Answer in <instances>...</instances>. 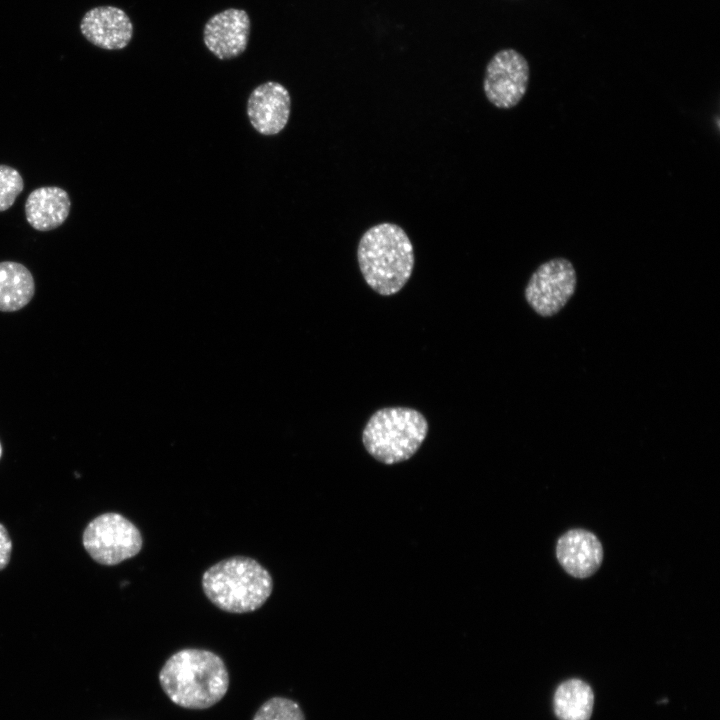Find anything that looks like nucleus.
<instances>
[{"label":"nucleus","instance_id":"nucleus-6","mask_svg":"<svg viewBox=\"0 0 720 720\" xmlns=\"http://www.w3.org/2000/svg\"><path fill=\"white\" fill-rule=\"evenodd\" d=\"M577 286L576 270L563 257L542 263L530 276L524 296L529 306L542 317L560 312L572 297Z\"/></svg>","mask_w":720,"mask_h":720},{"label":"nucleus","instance_id":"nucleus-7","mask_svg":"<svg viewBox=\"0 0 720 720\" xmlns=\"http://www.w3.org/2000/svg\"><path fill=\"white\" fill-rule=\"evenodd\" d=\"M529 64L514 49L497 52L486 66L483 90L488 101L499 109L515 107L529 83Z\"/></svg>","mask_w":720,"mask_h":720},{"label":"nucleus","instance_id":"nucleus-18","mask_svg":"<svg viewBox=\"0 0 720 720\" xmlns=\"http://www.w3.org/2000/svg\"><path fill=\"white\" fill-rule=\"evenodd\" d=\"M2 452H3V450H2V445H1V442H0V459H1V457H2Z\"/></svg>","mask_w":720,"mask_h":720},{"label":"nucleus","instance_id":"nucleus-8","mask_svg":"<svg viewBox=\"0 0 720 720\" xmlns=\"http://www.w3.org/2000/svg\"><path fill=\"white\" fill-rule=\"evenodd\" d=\"M246 112L253 129L263 136L279 134L288 124L291 96L279 82L267 81L252 90Z\"/></svg>","mask_w":720,"mask_h":720},{"label":"nucleus","instance_id":"nucleus-12","mask_svg":"<svg viewBox=\"0 0 720 720\" xmlns=\"http://www.w3.org/2000/svg\"><path fill=\"white\" fill-rule=\"evenodd\" d=\"M68 193L57 186L39 187L27 197L24 210L29 225L37 231H51L61 226L70 213Z\"/></svg>","mask_w":720,"mask_h":720},{"label":"nucleus","instance_id":"nucleus-10","mask_svg":"<svg viewBox=\"0 0 720 720\" xmlns=\"http://www.w3.org/2000/svg\"><path fill=\"white\" fill-rule=\"evenodd\" d=\"M82 35L93 45L106 50L125 48L133 36L128 15L115 6H99L87 11L80 22Z\"/></svg>","mask_w":720,"mask_h":720},{"label":"nucleus","instance_id":"nucleus-2","mask_svg":"<svg viewBox=\"0 0 720 720\" xmlns=\"http://www.w3.org/2000/svg\"><path fill=\"white\" fill-rule=\"evenodd\" d=\"M357 260L371 289L383 296L394 295L412 275L413 245L402 227L389 222L380 223L361 236Z\"/></svg>","mask_w":720,"mask_h":720},{"label":"nucleus","instance_id":"nucleus-4","mask_svg":"<svg viewBox=\"0 0 720 720\" xmlns=\"http://www.w3.org/2000/svg\"><path fill=\"white\" fill-rule=\"evenodd\" d=\"M427 433L428 422L419 411L386 407L370 417L362 432V442L373 458L392 465L410 459L421 447Z\"/></svg>","mask_w":720,"mask_h":720},{"label":"nucleus","instance_id":"nucleus-9","mask_svg":"<svg viewBox=\"0 0 720 720\" xmlns=\"http://www.w3.org/2000/svg\"><path fill=\"white\" fill-rule=\"evenodd\" d=\"M250 19L245 10L229 8L212 16L205 24L203 40L220 60L242 54L248 44Z\"/></svg>","mask_w":720,"mask_h":720},{"label":"nucleus","instance_id":"nucleus-14","mask_svg":"<svg viewBox=\"0 0 720 720\" xmlns=\"http://www.w3.org/2000/svg\"><path fill=\"white\" fill-rule=\"evenodd\" d=\"M553 704L559 720H589L593 710L594 694L586 682L570 679L558 686Z\"/></svg>","mask_w":720,"mask_h":720},{"label":"nucleus","instance_id":"nucleus-13","mask_svg":"<svg viewBox=\"0 0 720 720\" xmlns=\"http://www.w3.org/2000/svg\"><path fill=\"white\" fill-rule=\"evenodd\" d=\"M35 282L30 270L14 261L0 262V311L15 312L33 298Z\"/></svg>","mask_w":720,"mask_h":720},{"label":"nucleus","instance_id":"nucleus-16","mask_svg":"<svg viewBox=\"0 0 720 720\" xmlns=\"http://www.w3.org/2000/svg\"><path fill=\"white\" fill-rule=\"evenodd\" d=\"M24 181L18 170L0 165V212L8 210L23 191Z\"/></svg>","mask_w":720,"mask_h":720},{"label":"nucleus","instance_id":"nucleus-1","mask_svg":"<svg viewBox=\"0 0 720 720\" xmlns=\"http://www.w3.org/2000/svg\"><path fill=\"white\" fill-rule=\"evenodd\" d=\"M158 679L174 704L192 710L208 709L220 702L230 684L223 659L199 648H185L172 654L160 669Z\"/></svg>","mask_w":720,"mask_h":720},{"label":"nucleus","instance_id":"nucleus-11","mask_svg":"<svg viewBox=\"0 0 720 720\" xmlns=\"http://www.w3.org/2000/svg\"><path fill=\"white\" fill-rule=\"evenodd\" d=\"M556 556L568 574L583 579L592 576L601 566L603 547L592 532L571 529L558 539Z\"/></svg>","mask_w":720,"mask_h":720},{"label":"nucleus","instance_id":"nucleus-15","mask_svg":"<svg viewBox=\"0 0 720 720\" xmlns=\"http://www.w3.org/2000/svg\"><path fill=\"white\" fill-rule=\"evenodd\" d=\"M252 720H305V715L296 701L274 696L258 708Z\"/></svg>","mask_w":720,"mask_h":720},{"label":"nucleus","instance_id":"nucleus-17","mask_svg":"<svg viewBox=\"0 0 720 720\" xmlns=\"http://www.w3.org/2000/svg\"><path fill=\"white\" fill-rule=\"evenodd\" d=\"M12 541L3 524L0 523V570L4 569L10 560Z\"/></svg>","mask_w":720,"mask_h":720},{"label":"nucleus","instance_id":"nucleus-3","mask_svg":"<svg viewBox=\"0 0 720 720\" xmlns=\"http://www.w3.org/2000/svg\"><path fill=\"white\" fill-rule=\"evenodd\" d=\"M206 597L229 613H249L260 608L270 597L273 579L258 561L246 556L223 559L202 575Z\"/></svg>","mask_w":720,"mask_h":720},{"label":"nucleus","instance_id":"nucleus-5","mask_svg":"<svg viewBox=\"0 0 720 720\" xmlns=\"http://www.w3.org/2000/svg\"><path fill=\"white\" fill-rule=\"evenodd\" d=\"M83 546L99 564L112 566L136 556L143 546L140 530L119 513L94 518L83 533Z\"/></svg>","mask_w":720,"mask_h":720}]
</instances>
